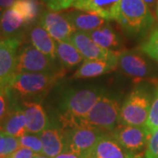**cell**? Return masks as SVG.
<instances>
[{
    "label": "cell",
    "mask_w": 158,
    "mask_h": 158,
    "mask_svg": "<svg viewBox=\"0 0 158 158\" xmlns=\"http://www.w3.org/2000/svg\"><path fill=\"white\" fill-rule=\"evenodd\" d=\"M15 0H0V8L2 9H8L11 7Z\"/></svg>",
    "instance_id": "cell-33"
},
{
    "label": "cell",
    "mask_w": 158,
    "mask_h": 158,
    "mask_svg": "<svg viewBox=\"0 0 158 158\" xmlns=\"http://www.w3.org/2000/svg\"><path fill=\"white\" fill-rule=\"evenodd\" d=\"M144 127L147 128L150 135L156 130L158 129V86L153 97L149 114L148 117L147 122Z\"/></svg>",
    "instance_id": "cell-27"
},
{
    "label": "cell",
    "mask_w": 158,
    "mask_h": 158,
    "mask_svg": "<svg viewBox=\"0 0 158 158\" xmlns=\"http://www.w3.org/2000/svg\"><path fill=\"white\" fill-rule=\"evenodd\" d=\"M121 0H77L73 7L79 11L96 13L106 20L118 19Z\"/></svg>",
    "instance_id": "cell-15"
},
{
    "label": "cell",
    "mask_w": 158,
    "mask_h": 158,
    "mask_svg": "<svg viewBox=\"0 0 158 158\" xmlns=\"http://www.w3.org/2000/svg\"><path fill=\"white\" fill-rule=\"evenodd\" d=\"M76 1L77 0H56L49 6H48V7L51 11H62L64 9H68L70 6H73Z\"/></svg>",
    "instance_id": "cell-30"
},
{
    "label": "cell",
    "mask_w": 158,
    "mask_h": 158,
    "mask_svg": "<svg viewBox=\"0 0 158 158\" xmlns=\"http://www.w3.org/2000/svg\"><path fill=\"white\" fill-rule=\"evenodd\" d=\"M129 158H142V156H141V154H140V155H134V156H130Z\"/></svg>",
    "instance_id": "cell-37"
},
{
    "label": "cell",
    "mask_w": 158,
    "mask_h": 158,
    "mask_svg": "<svg viewBox=\"0 0 158 158\" xmlns=\"http://www.w3.org/2000/svg\"><path fill=\"white\" fill-rule=\"evenodd\" d=\"M40 138L42 142V154L48 157H56L67 149L65 130L53 121L48 128L40 134Z\"/></svg>",
    "instance_id": "cell-14"
},
{
    "label": "cell",
    "mask_w": 158,
    "mask_h": 158,
    "mask_svg": "<svg viewBox=\"0 0 158 158\" xmlns=\"http://www.w3.org/2000/svg\"><path fill=\"white\" fill-rule=\"evenodd\" d=\"M0 131L6 135L16 138L21 137L27 132L26 117L19 104L14 106V107L0 123Z\"/></svg>",
    "instance_id": "cell-17"
},
{
    "label": "cell",
    "mask_w": 158,
    "mask_h": 158,
    "mask_svg": "<svg viewBox=\"0 0 158 158\" xmlns=\"http://www.w3.org/2000/svg\"><path fill=\"white\" fill-rule=\"evenodd\" d=\"M86 34L96 44L108 50L114 49L120 45V39L118 34L108 23H106L99 28Z\"/></svg>",
    "instance_id": "cell-21"
},
{
    "label": "cell",
    "mask_w": 158,
    "mask_h": 158,
    "mask_svg": "<svg viewBox=\"0 0 158 158\" xmlns=\"http://www.w3.org/2000/svg\"><path fill=\"white\" fill-rule=\"evenodd\" d=\"M3 9L2 8H0V21H1V19H2V16H3Z\"/></svg>",
    "instance_id": "cell-39"
},
{
    "label": "cell",
    "mask_w": 158,
    "mask_h": 158,
    "mask_svg": "<svg viewBox=\"0 0 158 158\" xmlns=\"http://www.w3.org/2000/svg\"><path fill=\"white\" fill-rule=\"evenodd\" d=\"M104 94L106 90L96 86L64 88L58 96L56 111L48 115L64 130L76 127L79 119L90 112Z\"/></svg>",
    "instance_id": "cell-1"
},
{
    "label": "cell",
    "mask_w": 158,
    "mask_h": 158,
    "mask_svg": "<svg viewBox=\"0 0 158 158\" xmlns=\"http://www.w3.org/2000/svg\"><path fill=\"white\" fill-rule=\"evenodd\" d=\"M36 155L37 154H35L29 148L20 147L13 154H11L9 158H34Z\"/></svg>",
    "instance_id": "cell-31"
},
{
    "label": "cell",
    "mask_w": 158,
    "mask_h": 158,
    "mask_svg": "<svg viewBox=\"0 0 158 158\" xmlns=\"http://www.w3.org/2000/svg\"><path fill=\"white\" fill-rule=\"evenodd\" d=\"M54 158H85L81 156H79L77 154H75L73 152H70V151H65V152H62V154L56 156V157Z\"/></svg>",
    "instance_id": "cell-32"
},
{
    "label": "cell",
    "mask_w": 158,
    "mask_h": 158,
    "mask_svg": "<svg viewBox=\"0 0 158 158\" xmlns=\"http://www.w3.org/2000/svg\"><path fill=\"white\" fill-rule=\"evenodd\" d=\"M20 147L27 148L35 154H42V142L40 135H34L27 132L24 135L19 138Z\"/></svg>",
    "instance_id": "cell-26"
},
{
    "label": "cell",
    "mask_w": 158,
    "mask_h": 158,
    "mask_svg": "<svg viewBox=\"0 0 158 158\" xmlns=\"http://www.w3.org/2000/svg\"><path fill=\"white\" fill-rule=\"evenodd\" d=\"M19 105L25 114L28 133L40 135L50 127L52 120L40 101H25Z\"/></svg>",
    "instance_id": "cell-13"
},
{
    "label": "cell",
    "mask_w": 158,
    "mask_h": 158,
    "mask_svg": "<svg viewBox=\"0 0 158 158\" xmlns=\"http://www.w3.org/2000/svg\"><path fill=\"white\" fill-rule=\"evenodd\" d=\"M24 26L25 20L18 11L11 7L6 9L0 21V39L21 35Z\"/></svg>",
    "instance_id": "cell-20"
},
{
    "label": "cell",
    "mask_w": 158,
    "mask_h": 158,
    "mask_svg": "<svg viewBox=\"0 0 158 158\" xmlns=\"http://www.w3.org/2000/svg\"><path fill=\"white\" fill-rule=\"evenodd\" d=\"M11 8L22 16L26 27L33 25L41 15L39 0H15Z\"/></svg>",
    "instance_id": "cell-24"
},
{
    "label": "cell",
    "mask_w": 158,
    "mask_h": 158,
    "mask_svg": "<svg viewBox=\"0 0 158 158\" xmlns=\"http://www.w3.org/2000/svg\"><path fill=\"white\" fill-rule=\"evenodd\" d=\"M119 112L118 100L106 93L85 117L79 119L77 127H89L111 132L119 124Z\"/></svg>",
    "instance_id": "cell-5"
},
{
    "label": "cell",
    "mask_w": 158,
    "mask_h": 158,
    "mask_svg": "<svg viewBox=\"0 0 158 158\" xmlns=\"http://www.w3.org/2000/svg\"><path fill=\"white\" fill-rule=\"evenodd\" d=\"M145 158H158V129L149 138L145 150Z\"/></svg>",
    "instance_id": "cell-29"
},
{
    "label": "cell",
    "mask_w": 158,
    "mask_h": 158,
    "mask_svg": "<svg viewBox=\"0 0 158 158\" xmlns=\"http://www.w3.org/2000/svg\"><path fill=\"white\" fill-rule=\"evenodd\" d=\"M42 1H43L46 5H47V6H49L50 4H52L54 1H56V0H42Z\"/></svg>",
    "instance_id": "cell-36"
},
{
    "label": "cell",
    "mask_w": 158,
    "mask_h": 158,
    "mask_svg": "<svg viewBox=\"0 0 158 158\" xmlns=\"http://www.w3.org/2000/svg\"><path fill=\"white\" fill-rule=\"evenodd\" d=\"M86 158H94V157H92V156H88V157H86Z\"/></svg>",
    "instance_id": "cell-41"
},
{
    "label": "cell",
    "mask_w": 158,
    "mask_h": 158,
    "mask_svg": "<svg viewBox=\"0 0 158 158\" xmlns=\"http://www.w3.org/2000/svg\"><path fill=\"white\" fill-rule=\"evenodd\" d=\"M39 25L45 29L56 41H69L76 30L65 14L55 11H46L41 13Z\"/></svg>",
    "instance_id": "cell-12"
},
{
    "label": "cell",
    "mask_w": 158,
    "mask_h": 158,
    "mask_svg": "<svg viewBox=\"0 0 158 158\" xmlns=\"http://www.w3.org/2000/svg\"><path fill=\"white\" fill-rule=\"evenodd\" d=\"M2 134H3V133H2V132H1V131H0V136L2 135Z\"/></svg>",
    "instance_id": "cell-40"
},
{
    "label": "cell",
    "mask_w": 158,
    "mask_h": 158,
    "mask_svg": "<svg viewBox=\"0 0 158 158\" xmlns=\"http://www.w3.org/2000/svg\"><path fill=\"white\" fill-rule=\"evenodd\" d=\"M36 72V73H59L56 62L46 56L34 47L25 45L18 53L16 73Z\"/></svg>",
    "instance_id": "cell-7"
},
{
    "label": "cell",
    "mask_w": 158,
    "mask_h": 158,
    "mask_svg": "<svg viewBox=\"0 0 158 158\" xmlns=\"http://www.w3.org/2000/svg\"><path fill=\"white\" fill-rule=\"evenodd\" d=\"M134 156L127 151L111 134H105L94 146L89 156L94 158H129Z\"/></svg>",
    "instance_id": "cell-16"
},
{
    "label": "cell",
    "mask_w": 158,
    "mask_h": 158,
    "mask_svg": "<svg viewBox=\"0 0 158 158\" xmlns=\"http://www.w3.org/2000/svg\"><path fill=\"white\" fill-rule=\"evenodd\" d=\"M144 3L148 6V7L150 10H154L156 7V4H157V0H143Z\"/></svg>",
    "instance_id": "cell-34"
},
{
    "label": "cell",
    "mask_w": 158,
    "mask_h": 158,
    "mask_svg": "<svg viewBox=\"0 0 158 158\" xmlns=\"http://www.w3.org/2000/svg\"><path fill=\"white\" fill-rule=\"evenodd\" d=\"M56 53L59 61L66 68L75 67L85 59L76 47L68 41H56Z\"/></svg>",
    "instance_id": "cell-23"
},
{
    "label": "cell",
    "mask_w": 158,
    "mask_h": 158,
    "mask_svg": "<svg viewBox=\"0 0 158 158\" xmlns=\"http://www.w3.org/2000/svg\"><path fill=\"white\" fill-rule=\"evenodd\" d=\"M34 158H50L48 157V156H47L45 155H43V154H37Z\"/></svg>",
    "instance_id": "cell-35"
},
{
    "label": "cell",
    "mask_w": 158,
    "mask_h": 158,
    "mask_svg": "<svg viewBox=\"0 0 158 158\" xmlns=\"http://www.w3.org/2000/svg\"><path fill=\"white\" fill-rule=\"evenodd\" d=\"M80 52L85 60L106 61L113 65L118 64V53L103 48L96 44L85 32L76 31L69 41Z\"/></svg>",
    "instance_id": "cell-11"
},
{
    "label": "cell",
    "mask_w": 158,
    "mask_h": 158,
    "mask_svg": "<svg viewBox=\"0 0 158 158\" xmlns=\"http://www.w3.org/2000/svg\"><path fill=\"white\" fill-rule=\"evenodd\" d=\"M117 66L106 61L85 60L75 72L73 78L85 79L99 77L114 70Z\"/></svg>",
    "instance_id": "cell-22"
},
{
    "label": "cell",
    "mask_w": 158,
    "mask_h": 158,
    "mask_svg": "<svg viewBox=\"0 0 158 158\" xmlns=\"http://www.w3.org/2000/svg\"><path fill=\"white\" fill-rule=\"evenodd\" d=\"M156 18L158 19V0L157 4H156Z\"/></svg>",
    "instance_id": "cell-38"
},
{
    "label": "cell",
    "mask_w": 158,
    "mask_h": 158,
    "mask_svg": "<svg viewBox=\"0 0 158 158\" xmlns=\"http://www.w3.org/2000/svg\"><path fill=\"white\" fill-rule=\"evenodd\" d=\"M118 66L127 77L137 81L156 77V69L143 54L137 50L118 53Z\"/></svg>",
    "instance_id": "cell-6"
},
{
    "label": "cell",
    "mask_w": 158,
    "mask_h": 158,
    "mask_svg": "<svg viewBox=\"0 0 158 158\" xmlns=\"http://www.w3.org/2000/svg\"><path fill=\"white\" fill-rule=\"evenodd\" d=\"M29 40L32 46L36 49L44 54L51 60L56 61L57 58L56 53V41L43 27L37 25L30 29Z\"/></svg>",
    "instance_id": "cell-19"
},
{
    "label": "cell",
    "mask_w": 158,
    "mask_h": 158,
    "mask_svg": "<svg viewBox=\"0 0 158 158\" xmlns=\"http://www.w3.org/2000/svg\"><path fill=\"white\" fill-rule=\"evenodd\" d=\"M60 73L18 72L11 77L6 89L16 104L39 101L56 83Z\"/></svg>",
    "instance_id": "cell-2"
},
{
    "label": "cell",
    "mask_w": 158,
    "mask_h": 158,
    "mask_svg": "<svg viewBox=\"0 0 158 158\" xmlns=\"http://www.w3.org/2000/svg\"><path fill=\"white\" fill-rule=\"evenodd\" d=\"M153 97L147 86L135 87L120 106L118 125L144 127L149 114Z\"/></svg>",
    "instance_id": "cell-4"
},
{
    "label": "cell",
    "mask_w": 158,
    "mask_h": 158,
    "mask_svg": "<svg viewBox=\"0 0 158 158\" xmlns=\"http://www.w3.org/2000/svg\"><path fill=\"white\" fill-rule=\"evenodd\" d=\"M141 51L158 62V29H155L140 47Z\"/></svg>",
    "instance_id": "cell-25"
},
{
    "label": "cell",
    "mask_w": 158,
    "mask_h": 158,
    "mask_svg": "<svg viewBox=\"0 0 158 158\" xmlns=\"http://www.w3.org/2000/svg\"><path fill=\"white\" fill-rule=\"evenodd\" d=\"M117 21L128 35L138 36L152 27L155 18L143 0H121Z\"/></svg>",
    "instance_id": "cell-3"
},
{
    "label": "cell",
    "mask_w": 158,
    "mask_h": 158,
    "mask_svg": "<svg viewBox=\"0 0 158 158\" xmlns=\"http://www.w3.org/2000/svg\"><path fill=\"white\" fill-rule=\"evenodd\" d=\"M15 105L16 103L13 101L6 89H0V123Z\"/></svg>",
    "instance_id": "cell-28"
},
{
    "label": "cell",
    "mask_w": 158,
    "mask_h": 158,
    "mask_svg": "<svg viewBox=\"0 0 158 158\" xmlns=\"http://www.w3.org/2000/svg\"><path fill=\"white\" fill-rule=\"evenodd\" d=\"M76 31L88 33L101 27L106 24V19L96 13L85 11H74L65 14Z\"/></svg>",
    "instance_id": "cell-18"
},
{
    "label": "cell",
    "mask_w": 158,
    "mask_h": 158,
    "mask_svg": "<svg viewBox=\"0 0 158 158\" xmlns=\"http://www.w3.org/2000/svg\"><path fill=\"white\" fill-rule=\"evenodd\" d=\"M67 149L83 157H88L94 146L106 134L105 131L89 127H76L65 130Z\"/></svg>",
    "instance_id": "cell-8"
},
{
    "label": "cell",
    "mask_w": 158,
    "mask_h": 158,
    "mask_svg": "<svg viewBox=\"0 0 158 158\" xmlns=\"http://www.w3.org/2000/svg\"><path fill=\"white\" fill-rule=\"evenodd\" d=\"M22 40V35L0 39V89H6L16 73L18 53Z\"/></svg>",
    "instance_id": "cell-10"
},
{
    "label": "cell",
    "mask_w": 158,
    "mask_h": 158,
    "mask_svg": "<svg viewBox=\"0 0 158 158\" xmlns=\"http://www.w3.org/2000/svg\"><path fill=\"white\" fill-rule=\"evenodd\" d=\"M111 135L127 151L134 155H140L146 150L150 134L145 127L118 125Z\"/></svg>",
    "instance_id": "cell-9"
}]
</instances>
